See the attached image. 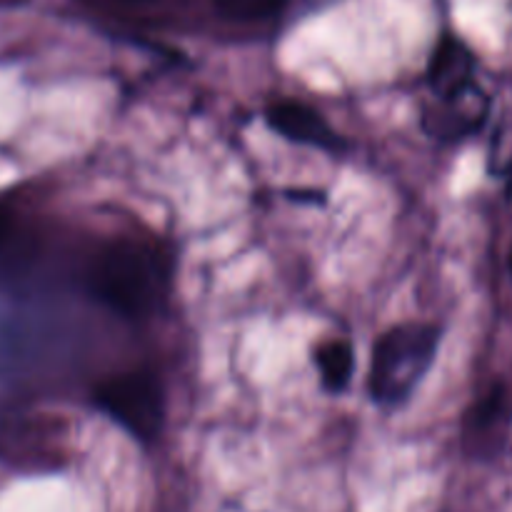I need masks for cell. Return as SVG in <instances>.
Returning a JSON list of instances; mask_svg holds the SVG:
<instances>
[{
  "mask_svg": "<svg viewBox=\"0 0 512 512\" xmlns=\"http://www.w3.org/2000/svg\"><path fill=\"white\" fill-rule=\"evenodd\" d=\"M88 280L93 293L115 313L143 318L163 300L168 270L155 245L138 238H118L95 253Z\"/></svg>",
  "mask_w": 512,
  "mask_h": 512,
  "instance_id": "obj_1",
  "label": "cell"
},
{
  "mask_svg": "<svg viewBox=\"0 0 512 512\" xmlns=\"http://www.w3.org/2000/svg\"><path fill=\"white\" fill-rule=\"evenodd\" d=\"M440 330L425 323L390 328L375 343L370 363V393L378 403L398 405L423 380L435 360Z\"/></svg>",
  "mask_w": 512,
  "mask_h": 512,
  "instance_id": "obj_2",
  "label": "cell"
},
{
  "mask_svg": "<svg viewBox=\"0 0 512 512\" xmlns=\"http://www.w3.org/2000/svg\"><path fill=\"white\" fill-rule=\"evenodd\" d=\"M95 400L120 428L143 443L153 440L163 428V395L153 375L140 370L113 375L100 383Z\"/></svg>",
  "mask_w": 512,
  "mask_h": 512,
  "instance_id": "obj_3",
  "label": "cell"
},
{
  "mask_svg": "<svg viewBox=\"0 0 512 512\" xmlns=\"http://www.w3.org/2000/svg\"><path fill=\"white\" fill-rule=\"evenodd\" d=\"M8 453L30 465H55L65 455L68 425L58 415H25L3 435Z\"/></svg>",
  "mask_w": 512,
  "mask_h": 512,
  "instance_id": "obj_4",
  "label": "cell"
},
{
  "mask_svg": "<svg viewBox=\"0 0 512 512\" xmlns=\"http://www.w3.org/2000/svg\"><path fill=\"white\" fill-rule=\"evenodd\" d=\"M488 108V95L478 85L470 83L455 95L435 98V105L423 110V128L440 140L463 138L485 123Z\"/></svg>",
  "mask_w": 512,
  "mask_h": 512,
  "instance_id": "obj_5",
  "label": "cell"
},
{
  "mask_svg": "<svg viewBox=\"0 0 512 512\" xmlns=\"http://www.w3.org/2000/svg\"><path fill=\"white\" fill-rule=\"evenodd\" d=\"M265 118L285 138L298 140L303 145H315V148L338 145V135L328 128V123L313 108L295 103V100H275L265 110Z\"/></svg>",
  "mask_w": 512,
  "mask_h": 512,
  "instance_id": "obj_6",
  "label": "cell"
},
{
  "mask_svg": "<svg viewBox=\"0 0 512 512\" xmlns=\"http://www.w3.org/2000/svg\"><path fill=\"white\" fill-rule=\"evenodd\" d=\"M473 68L475 58L468 45L460 43L458 38L440 40L428 68V80L435 98H448L473 83Z\"/></svg>",
  "mask_w": 512,
  "mask_h": 512,
  "instance_id": "obj_7",
  "label": "cell"
},
{
  "mask_svg": "<svg viewBox=\"0 0 512 512\" xmlns=\"http://www.w3.org/2000/svg\"><path fill=\"white\" fill-rule=\"evenodd\" d=\"M315 363H318L325 388L338 393V390H343L350 383V375H353V348L345 340H328L315 353Z\"/></svg>",
  "mask_w": 512,
  "mask_h": 512,
  "instance_id": "obj_8",
  "label": "cell"
},
{
  "mask_svg": "<svg viewBox=\"0 0 512 512\" xmlns=\"http://www.w3.org/2000/svg\"><path fill=\"white\" fill-rule=\"evenodd\" d=\"M215 5L230 20H263L280 13L285 0H215Z\"/></svg>",
  "mask_w": 512,
  "mask_h": 512,
  "instance_id": "obj_9",
  "label": "cell"
},
{
  "mask_svg": "<svg viewBox=\"0 0 512 512\" xmlns=\"http://www.w3.org/2000/svg\"><path fill=\"white\" fill-rule=\"evenodd\" d=\"M490 173H512V115L498 125L493 135V143H490Z\"/></svg>",
  "mask_w": 512,
  "mask_h": 512,
  "instance_id": "obj_10",
  "label": "cell"
},
{
  "mask_svg": "<svg viewBox=\"0 0 512 512\" xmlns=\"http://www.w3.org/2000/svg\"><path fill=\"white\" fill-rule=\"evenodd\" d=\"M8 233H10V213L0 205V243L8 238Z\"/></svg>",
  "mask_w": 512,
  "mask_h": 512,
  "instance_id": "obj_11",
  "label": "cell"
}]
</instances>
